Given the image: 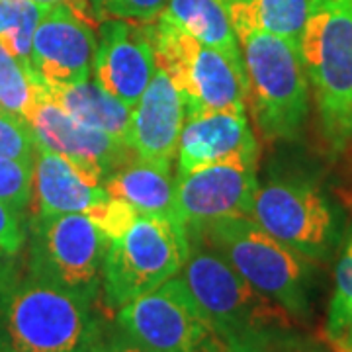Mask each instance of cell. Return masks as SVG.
Here are the masks:
<instances>
[{
	"instance_id": "6da1fadb",
	"label": "cell",
	"mask_w": 352,
	"mask_h": 352,
	"mask_svg": "<svg viewBox=\"0 0 352 352\" xmlns=\"http://www.w3.org/2000/svg\"><path fill=\"white\" fill-rule=\"evenodd\" d=\"M178 276L233 352H270L294 337V317L206 243L190 241Z\"/></svg>"
},
{
	"instance_id": "7a4b0ae2",
	"label": "cell",
	"mask_w": 352,
	"mask_h": 352,
	"mask_svg": "<svg viewBox=\"0 0 352 352\" xmlns=\"http://www.w3.org/2000/svg\"><path fill=\"white\" fill-rule=\"evenodd\" d=\"M0 261V352H88L100 323L80 296Z\"/></svg>"
},
{
	"instance_id": "3957f363",
	"label": "cell",
	"mask_w": 352,
	"mask_h": 352,
	"mask_svg": "<svg viewBox=\"0 0 352 352\" xmlns=\"http://www.w3.org/2000/svg\"><path fill=\"white\" fill-rule=\"evenodd\" d=\"M300 55L321 135L342 151L352 145V0H309Z\"/></svg>"
},
{
	"instance_id": "277c9868",
	"label": "cell",
	"mask_w": 352,
	"mask_h": 352,
	"mask_svg": "<svg viewBox=\"0 0 352 352\" xmlns=\"http://www.w3.org/2000/svg\"><path fill=\"white\" fill-rule=\"evenodd\" d=\"M219 252L251 286L280 303L294 319L311 307L314 261L272 237L249 215H235L204 227L190 241Z\"/></svg>"
},
{
	"instance_id": "5b68a950",
	"label": "cell",
	"mask_w": 352,
	"mask_h": 352,
	"mask_svg": "<svg viewBox=\"0 0 352 352\" xmlns=\"http://www.w3.org/2000/svg\"><path fill=\"white\" fill-rule=\"evenodd\" d=\"M239 39L247 76V110L266 141L300 138L309 113V82L296 45L266 32Z\"/></svg>"
},
{
	"instance_id": "8992f818",
	"label": "cell",
	"mask_w": 352,
	"mask_h": 352,
	"mask_svg": "<svg viewBox=\"0 0 352 352\" xmlns=\"http://www.w3.org/2000/svg\"><path fill=\"white\" fill-rule=\"evenodd\" d=\"M190 256L186 227L175 217L139 214L124 235L108 243L102 289L108 307L124 305L180 274Z\"/></svg>"
},
{
	"instance_id": "52a82bcc",
	"label": "cell",
	"mask_w": 352,
	"mask_h": 352,
	"mask_svg": "<svg viewBox=\"0 0 352 352\" xmlns=\"http://www.w3.org/2000/svg\"><path fill=\"white\" fill-rule=\"evenodd\" d=\"M161 67L180 90L186 116L210 110L247 112V76L243 59L192 38L159 16L145 24Z\"/></svg>"
},
{
	"instance_id": "ba28073f",
	"label": "cell",
	"mask_w": 352,
	"mask_h": 352,
	"mask_svg": "<svg viewBox=\"0 0 352 352\" xmlns=\"http://www.w3.org/2000/svg\"><path fill=\"white\" fill-rule=\"evenodd\" d=\"M28 272L94 302L108 239L87 214L36 215L28 227Z\"/></svg>"
},
{
	"instance_id": "9c48e42d",
	"label": "cell",
	"mask_w": 352,
	"mask_h": 352,
	"mask_svg": "<svg viewBox=\"0 0 352 352\" xmlns=\"http://www.w3.org/2000/svg\"><path fill=\"white\" fill-rule=\"evenodd\" d=\"M118 325L153 352H233L180 276L118 309Z\"/></svg>"
},
{
	"instance_id": "30bf717a",
	"label": "cell",
	"mask_w": 352,
	"mask_h": 352,
	"mask_svg": "<svg viewBox=\"0 0 352 352\" xmlns=\"http://www.w3.org/2000/svg\"><path fill=\"white\" fill-rule=\"evenodd\" d=\"M251 217L314 263L327 261L335 249L337 227L331 204L309 180L272 178L258 184Z\"/></svg>"
},
{
	"instance_id": "8fae6325",
	"label": "cell",
	"mask_w": 352,
	"mask_h": 352,
	"mask_svg": "<svg viewBox=\"0 0 352 352\" xmlns=\"http://www.w3.org/2000/svg\"><path fill=\"white\" fill-rule=\"evenodd\" d=\"M34 82L36 98L25 122L38 147L63 155L65 159L78 164L88 175L96 176L102 182L106 176L135 157L131 147L122 139L112 138L98 127L88 126L57 106L43 92L36 75Z\"/></svg>"
},
{
	"instance_id": "7c38bea8",
	"label": "cell",
	"mask_w": 352,
	"mask_h": 352,
	"mask_svg": "<svg viewBox=\"0 0 352 352\" xmlns=\"http://www.w3.org/2000/svg\"><path fill=\"white\" fill-rule=\"evenodd\" d=\"M258 188L256 161L241 159L176 176V217L188 237L214 221L249 215Z\"/></svg>"
},
{
	"instance_id": "4fadbf2b",
	"label": "cell",
	"mask_w": 352,
	"mask_h": 352,
	"mask_svg": "<svg viewBox=\"0 0 352 352\" xmlns=\"http://www.w3.org/2000/svg\"><path fill=\"white\" fill-rule=\"evenodd\" d=\"M96 45L92 22L69 6H51L32 38V73L47 85L88 80Z\"/></svg>"
},
{
	"instance_id": "5bb4252c",
	"label": "cell",
	"mask_w": 352,
	"mask_h": 352,
	"mask_svg": "<svg viewBox=\"0 0 352 352\" xmlns=\"http://www.w3.org/2000/svg\"><path fill=\"white\" fill-rule=\"evenodd\" d=\"M92 73L118 100L133 108L157 71V57L145 24L133 25L126 20L100 22Z\"/></svg>"
},
{
	"instance_id": "9a60e30c",
	"label": "cell",
	"mask_w": 352,
	"mask_h": 352,
	"mask_svg": "<svg viewBox=\"0 0 352 352\" xmlns=\"http://www.w3.org/2000/svg\"><path fill=\"white\" fill-rule=\"evenodd\" d=\"M241 159L258 161V141L247 112L210 110L186 116L178 138L176 176Z\"/></svg>"
},
{
	"instance_id": "2e32d148",
	"label": "cell",
	"mask_w": 352,
	"mask_h": 352,
	"mask_svg": "<svg viewBox=\"0 0 352 352\" xmlns=\"http://www.w3.org/2000/svg\"><path fill=\"white\" fill-rule=\"evenodd\" d=\"M186 120L180 90L161 67L143 90L129 118V147L145 163L173 168L178 138Z\"/></svg>"
},
{
	"instance_id": "e0dca14e",
	"label": "cell",
	"mask_w": 352,
	"mask_h": 352,
	"mask_svg": "<svg viewBox=\"0 0 352 352\" xmlns=\"http://www.w3.org/2000/svg\"><path fill=\"white\" fill-rule=\"evenodd\" d=\"M108 196L104 182L88 175L63 155L36 145L34 159V198L36 215L88 214Z\"/></svg>"
},
{
	"instance_id": "ac0fdd59",
	"label": "cell",
	"mask_w": 352,
	"mask_h": 352,
	"mask_svg": "<svg viewBox=\"0 0 352 352\" xmlns=\"http://www.w3.org/2000/svg\"><path fill=\"white\" fill-rule=\"evenodd\" d=\"M104 190L129 204L138 214L176 217V178L170 168L145 163L138 157L106 176Z\"/></svg>"
},
{
	"instance_id": "d6986e66",
	"label": "cell",
	"mask_w": 352,
	"mask_h": 352,
	"mask_svg": "<svg viewBox=\"0 0 352 352\" xmlns=\"http://www.w3.org/2000/svg\"><path fill=\"white\" fill-rule=\"evenodd\" d=\"M39 85L51 100L61 106L65 112L129 145L131 108L110 92H106L100 85L90 78L75 85H47L43 80H39Z\"/></svg>"
},
{
	"instance_id": "ffe728a7",
	"label": "cell",
	"mask_w": 352,
	"mask_h": 352,
	"mask_svg": "<svg viewBox=\"0 0 352 352\" xmlns=\"http://www.w3.org/2000/svg\"><path fill=\"white\" fill-rule=\"evenodd\" d=\"M235 36L266 32L300 50L309 0H223Z\"/></svg>"
},
{
	"instance_id": "44dd1931",
	"label": "cell",
	"mask_w": 352,
	"mask_h": 352,
	"mask_svg": "<svg viewBox=\"0 0 352 352\" xmlns=\"http://www.w3.org/2000/svg\"><path fill=\"white\" fill-rule=\"evenodd\" d=\"M161 16L201 43L233 59H243L223 0H166Z\"/></svg>"
},
{
	"instance_id": "7402d4cb",
	"label": "cell",
	"mask_w": 352,
	"mask_h": 352,
	"mask_svg": "<svg viewBox=\"0 0 352 352\" xmlns=\"http://www.w3.org/2000/svg\"><path fill=\"white\" fill-rule=\"evenodd\" d=\"M51 6L34 0H0V43L32 73V38ZM34 75V73H32Z\"/></svg>"
},
{
	"instance_id": "603a6c76",
	"label": "cell",
	"mask_w": 352,
	"mask_h": 352,
	"mask_svg": "<svg viewBox=\"0 0 352 352\" xmlns=\"http://www.w3.org/2000/svg\"><path fill=\"white\" fill-rule=\"evenodd\" d=\"M325 339L333 352H344L352 344V235L335 268V288L329 302Z\"/></svg>"
},
{
	"instance_id": "cb8c5ba5",
	"label": "cell",
	"mask_w": 352,
	"mask_h": 352,
	"mask_svg": "<svg viewBox=\"0 0 352 352\" xmlns=\"http://www.w3.org/2000/svg\"><path fill=\"white\" fill-rule=\"evenodd\" d=\"M34 98V75L0 43V108L25 122Z\"/></svg>"
},
{
	"instance_id": "d4e9b609",
	"label": "cell",
	"mask_w": 352,
	"mask_h": 352,
	"mask_svg": "<svg viewBox=\"0 0 352 352\" xmlns=\"http://www.w3.org/2000/svg\"><path fill=\"white\" fill-rule=\"evenodd\" d=\"M34 198V161L0 157V201L24 214Z\"/></svg>"
},
{
	"instance_id": "484cf974",
	"label": "cell",
	"mask_w": 352,
	"mask_h": 352,
	"mask_svg": "<svg viewBox=\"0 0 352 352\" xmlns=\"http://www.w3.org/2000/svg\"><path fill=\"white\" fill-rule=\"evenodd\" d=\"M94 20H126L149 24L157 20L166 6V0H88Z\"/></svg>"
},
{
	"instance_id": "4316f807",
	"label": "cell",
	"mask_w": 352,
	"mask_h": 352,
	"mask_svg": "<svg viewBox=\"0 0 352 352\" xmlns=\"http://www.w3.org/2000/svg\"><path fill=\"white\" fill-rule=\"evenodd\" d=\"M0 157L14 161L36 159V139L22 118L0 108Z\"/></svg>"
},
{
	"instance_id": "83f0119b",
	"label": "cell",
	"mask_w": 352,
	"mask_h": 352,
	"mask_svg": "<svg viewBox=\"0 0 352 352\" xmlns=\"http://www.w3.org/2000/svg\"><path fill=\"white\" fill-rule=\"evenodd\" d=\"M87 215L94 221V226L100 229L104 237L110 243L112 239H118L120 235H124L139 214L129 204L112 198L108 194Z\"/></svg>"
},
{
	"instance_id": "f1b7e54d",
	"label": "cell",
	"mask_w": 352,
	"mask_h": 352,
	"mask_svg": "<svg viewBox=\"0 0 352 352\" xmlns=\"http://www.w3.org/2000/svg\"><path fill=\"white\" fill-rule=\"evenodd\" d=\"M25 239L24 214H18L10 206L0 201V261L14 258L22 251Z\"/></svg>"
},
{
	"instance_id": "f546056e",
	"label": "cell",
	"mask_w": 352,
	"mask_h": 352,
	"mask_svg": "<svg viewBox=\"0 0 352 352\" xmlns=\"http://www.w3.org/2000/svg\"><path fill=\"white\" fill-rule=\"evenodd\" d=\"M88 352H153L145 349L141 342L131 339L124 329L118 325L113 331H102L98 329L96 339L92 340Z\"/></svg>"
},
{
	"instance_id": "4dcf8cb0",
	"label": "cell",
	"mask_w": 352,
	"mask_h": 352,
	"mask_svg": "<svg viewBox=\"0 0 352 352\" xmlns=\"http://www.w3.org/2000/svg\"><path fill=\"white\" fill-rule=\"evenodd\" d=\"M34 2H38L41 6H69L80 18H85L88 22H94V18L90 14L88 0H34Z\"/></svg>"
},
{
	"instance_id": "1f68e13d",
	"label": "cell",
	"mask_w": 352,
	"mask_h": 352,
	"mask_svg": "<svg viewBox=\"0 0 352 352\" xmlns=\"http://www.w3.org/2000/svg\"><path fill=\"white\" fill-rule=\"evenodd\" d=\"M270 352H325V351H321L319 346L309 344V342L298 339V337H289L288 340H284L282 344H278L276 349Z\"/></svg>"
},
{
	"instance_id": "d6a6232c",
	"label": "cell",
	"mask_w": 352,
	"mask_h": 352,
	"mask_svg": "<svg viewBox=\"0 0 352 352\" xmlns=\"http://www.w3.org/2000/svg\"><path fill=\"white\" fill-rule=\"evenodd\" d=\"M344 352H352V344H351V346H349V349H346V351H344Z\"/></svg>"
}]
</instances>
